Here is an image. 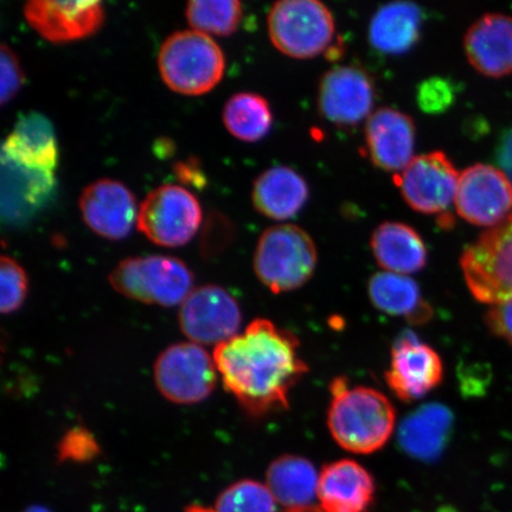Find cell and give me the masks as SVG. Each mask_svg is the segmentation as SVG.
I'll return each instance as SVG.
<instances>
[{
  "label": "cell",
  "instance_id": "6da1fadb",
  "mask_svg": "<svg viewBox=\"0 0 512 512\" xmlns=\"http://www.w3.org/2000/svg\"><path fill=\"white\" fill-rule=\"evenodd\" d=\"M213 356L224 388L255 416L287 408L292 388L309 371L298 338L268 319L254 320Z\"/></svg>",
  "mask_w": 512,
  "mask_h": 512
},
{
  "label": "cell",
  "instance_id": "7a4b0ae2",
  "mask_svg": "<svg viewBox=\"0 0 512 512\" xmlns=\"http://www.w3.org/2000/svg\"><path fill=\"white\" fill-rule=\"evenodd\" d=\"M328 427L345 451L370 454L380 451L394 432L396 413L386 395L368 387H350L338 377L331 383Z\"/></svg>",
  "mask_w": 512,
  "mask_h": 512
},
{
  "label": "cell",
  "instance_id": "3957f363",
  "mask_svg": "<svg viewBox=\"0 0 512 512\" xmlns=\"http://www.w3.org/2000/svg\"><path fill=\"white\" fill-rule=\"evenodd\" d=\"M318 253L309 233L279 224L260 236L254 255L256 277L275 294L303 287L315 274Z\"/></svg>",
  "mask_w": 512,
  "mask_h": 512
},
{
  "label": "cell",
  "instance_id": "277c9868",
  "mask_svg": "<svg viewBox=\"0 0 512 512\" xmlns=\"http://www.w3.org/2000/svg\"><path fill=\"white\" fill-rule=\"evenodd\" d=\"M158 67L171 91L202 95L219 85L226 60L221 48L208 35L187 30L176 32L163 43Z\"/></svg>",
  "mask_w": 512,
  "mask_h": 512
},
{
  "label": "cell",
  "instance_id": "5b68a950",
  "mask_svg": "<svg viewBox=\"0 0 512 512\" xmlns=\"http://www.w3.org/2000/svg\"><path fill=\"white\" fill-rule=\"evenodd\" d=\"M115 291L137 302L159 306L182 305L194 290V275L182 260L150 255L120 262L110 275Z\"/></svg>",
  "mask_w": 512,
  "mask_h": 512
},
{
  "label": "cell",
  "instance_id": "8992f818",
  "mask_svg": "<svg viewBox=\"0 0 512 512\" xmlns=\"http://www.w3.org/2000/svg\"><path fill=\"white\" fill-rule=\"evenodd\" d=\"M273 46L292 59H313L330 48L336 25L328 6L317 0H284L267 19Z\"/></svg>",
  "mask_w": 512,
  "mask_h": 512
},
{
  "label": "cell",
  "instance_id": "52a82bcc",
  "mask_svg": "<svg viewBox=\"0 0 512 512\" xmlns=\"http://www.w3.org/2000/svg\"><path fill=\"white\" fill-rule=\"evenodd\" d=\"M460 267L478 302L492 306L512 297V214L465 249Z\"/></svg>",
  "mask_w": 512,
  "mask_h": 512
},
{
  "label": "cell",
  "instance_id": "ba28073f",
  "mask_svg": "<svg viewBox=\"0 0 512 512\" xmlns=\"http://www.w3.org/2000/svg\"><path fill=\"white\" fill-rule=\"evenodd\" d=\"M217 373L214 356L192 342L174 344L164 350L153 371L160 394L178 405L206 400L215 389Z\"/></svg>",
  "mask_w": 512,
  "mask_h": 512
},
{
  "label": "cell",
  "instance_id": "9c48e42d",
  "mask_svg": "<svg viewBox=\"0 0 512 512\" xmlns=\"http://www.w3.org/2000/svg\"><path fill=\"white\" fill-rule=\"evenodd\" d=\"M197 198L179 185H162L146 196L138 211L137 226L147 239L163 247H181L201 226Z\"/></svg>",
  "mask_w": 512,
  "mask_h": 512
},
{
  "label": "cell",
  "instance_id": "30bf717a",
  "mask_svg": "<svg viewBox=\"0 0 512 512\" xmlns=\"http://www.w3.org/2000/svg\"><path fill=\"white\" fill-rule=\"evenodd\" d=\"M240 305L221 286L194 288L179 310V326L192 343L219 347L239 335Z\"/></svg>",
  "mask_w": 512,
  "mask_h": 512
},
{
  "label": "cell",
  "instance_id": "8fae6325",
  "mask_svg": "<svg viewBox=\"0 0 512 512\" xmlns=\"http://www.w3.org/2000/svg\"><path fill=\"white\" fill-rule=\"evenodd\" d=\"M454 206L465 221L494 228L512 214V183L495 166L472 165L459 175Z\"/></svg>",
  "mask_w": 512,
  "mask_h": 512
},
{
  "label": "cell",
  "instance_id": "7c38bea8",
  "mask_svg": "<svg viewBox=\"0 0 512 512\" xmlns=\"http://www.w3.org/2000/svg\"><path fill=\"white\" fill-rule=\"evenodd\" d=\"M459 172L444 152L414 157L395 176L396 185L409 207L422 214H440L456 200Z\"/></svg>",
  "mask_w": 512,
  "mask_h": 512
},
{
  "label": "cell",
  "instance_id": "4fadbf2b",
  "mask_svg": "<svg viewBox=\"0 0 512 512\" xmlns=\"http://www.w3.org/2000/svg\"><path fill=\"white\" fill-rule=\"evenodd\" d=\"M375 96V83L366 70L337 66L319 83L318 110L332 124L355 126L374 113Z\"/></svg>",
  "mask_w": 512,
  "mask_h": 512
},
{
  "label": "cell",
  "instance_id": "5bb4252c",
  "mask_svg": "<svg viewBox=\"0 0 512 512\" xmlns=\"http://www.w3.org/2000/svg\"><path fill=\"white\" fill-rule=\"evenodd\" d=\"M443 377V361L437 351L411 331L400 336L392 349L386 381L401 401L424 398L439 386Z\"/></svg>",
  "mask_w": 512,
  "mask_h": 512
},
{
  "label": "cell",
  "instance_id": "9a60e30c",
  "mask_svg": "<svg viewBox=\"0 0 512 512\" xmlns=\"http://www.w3.org/2000/svg\"><path fill=\"white\" fill-rule=\"evenodd\" d=\"M24 16L47 41L67 43L94 35L104 23L105 10L100 2L31 0Z\"/></svg>",
  "mask_w": 512,
  "mask_h": 512
},
{
  "label": "cell",
  "instance_id": "2e32d148",
  "mask_svg": "<svg viewBox=\"0 0 512 512\" xmlns=\"http://www.w3.org/2000/svg\"><path fill=\"white\" fill-rule=\"evenodd\" d=\"M79 204L87 226L108 240L125 239L138 219L136 198L123 183L113 179L88 185Z\"/></svg>",
  "mask_w": 512,
  "mask_h": 512
},
{
  "label": "cell",
  "instance_id": "e0dca14e",
  "mask_svg": "<svg viewBox=\"0 0 512 512\" xmlns=\"http://www.w3.org/2000/svg\"><path fill=\"white\" fill-rule=\"evenodd\" d=\"M415 125L409 115L382 107L367 120L366 145L377 169L400 174L414 158Z\"/></svg>",
  "mask_w": 512,
  "mask_h": 512
},
{
  "label": "cell",
  "instance_id": "ac0fdd59",
  "mask_svg": "<svg viewBox=\"0 0 512 512\" xmlns=\"http://www.w3.org/2000/svg\"><path fill=\"white\" fill-rule=\"evenodd\" d=\"M464 48L467 60L479 74L495 79L512 74V17H480L467 30Z\"/></svg>",
  "mask_w": 512,
  "mask_h": 512
},
{
  "label": "cell",
  "instance_id": "d6986e66",
  "mask_svg": "<svg viewBox=\"0 0 512 512\" xmlns=\"http://www.w3.org/2000/svg\"><path fill=\"white\" fill-rule=\"evenodd\" d=\"M375 491L373 476L355 460L343 459L324 467L317 497L323 512H368Z\"/></svg>",
  "mask_w": 512,
  "mask_h": 512
},
{
  "label": "cell",
  "instance_id": "ffe728a7",
  "mask_svg": "<svg viewBox=\"0 0 512 512\" xmlns=\"http://www.w3.org/2000/svg\"><path fill=\"white\" fill-rule=\"evenodd\" d=\"M2 158L24 168L54 174L59 162V147L50 120L36 112L21 115L5 139Z\"/></svg>",
  "mask_w": 512,
  "mask_h": 512
},
{
  "label": "cell",
  "instance_id": "44dd1931",
  "mask_svg": "<svg viewBox=\"0 0 512 512\" xmlns=\"http://www.w3.org/2000/svg\"><path fill=\"white\" fill-rule=\"evenodd\" d=\"M2 213L4 219H28L46 204L55 190L53 172L24 168L2 158Z\"/></svg>",
  "mask_w": 512,
  "mask_h": 512
},
{
  "label": "cell",
  "instance_id": "7402d4cb",
  "mask_svg": "<svg viewBox=\"0 0 512 512\" xmlns=\"http://www.w3.org/2000/svg\"><path fill=\"white\" fill-rule=\"evenodd\" d=\"M252 200L254 207L268 219H292L309 200V185L303 176L287 166H275L256 178Z\"/></svg>",
  "mask_w": 512,
  "mask_h": 512
},
{
  "label": "cell",
  "instance_id": "603a6c76",
  "mask_svg": "<svg viewBox=\"0 0 512 512\" xmlns=\"http://www.w3.org/2000/svg\"><path fill=\"white\" fill-rule=\"evenodd\" d=\"M452 427L450 409L439 403H428L402 421L399 443L408 456L432 462L444 452Z\"/></svg>",
  "mask_w": 512,
  "mask_h": 512
},
{
  "label": "cell",
  "instance_id": "cb8c5ba5",
  "mask_svg": "<svg viewBox=\"0 0 512 512\" xmlns=\"http://www.w3.org/2000/svg\"><path fill=\"white\" fill-rule=\"evenodd\" d=\"M371 251L384 272L408 275L427 264L424 240L414 228L401 222H383L371 235Z\"/></svg>",
  "mask_w": 512,
  "mask_h": 512
},
{
  "label": "cell",
  "instance_id": "d4e9b609",
  "mask_svg": "<svg viewBox=\"0 0 512 512\" xmlns=\"http://www.w3.org/2000/svg\"><path fill=\"white\" fill-rule=\"evenodd\" d=\"M368 292L371 303L386 315L405 318L416 325L426 324L433 317L419 285L407 275L376 273L370 278Z\"/></svg>",
  "mask_w": 512,
  "mask_h": 512
},
{
  "label": "cell",
  "instance_id": "484cf974",
  "mask_svg": "<svg viewBox=\"0 0 512 512\" xmlns=\"http://www.w3.org/2000/svg\"><path fill=\"white\" fill-rule=\"evenodd\" d=\"M421 23L422 15L418 5L411 2L386 4L371 18V47L383 54H405L418 43Z\"/></svg>",
  "mask_w": 512,
  "mask_h": 512
},
{
  "label": "cell",
  "instance_id": "4316f807",
  "mask_svg": "<svg viewBox=\"0 0 512 512\" xmlns=\"http://www.w3.org/2000/svg\"><path fill=\"white\" fill-rule=\"evenodd\" d=\"M266 476L275 501L287 510L312 507L319 476L310 460L292 454L281 456L268 467Z\"/></svg>",
  "mask_w": 512,
  "mask_h": 512
},
{
  "label": "cell",
  "instance_id": "83f0119b",
  "mask_svg": "<svg viewBox=\"0 0 512 512\" xmlns=\"http://www.w3.org/2000/svg\"><path fill=\"white\" fill-rule=\"evenodd\" d=\"M223 123L229 133L241 142H259L272 127L270 104L259 94H235L223 108Z\"/></svg>",
  "mask_w": 512,
  "mask_h": 512
},
{
  "label": "cell",
  "instance_id": "f1b7e54d",
  "mask_svg": "<svg viewBox=\"0 0 512 512\" xmlns=\"http://www.w3.org/2000/svg\"><path fill=\"white\" fill-rule=\"evenodd\" d=\"M188 23L202 34L232 35L242 19V5L236 0H192L188 3Z\"/></svg>",
  "mask_w": 512,
  "mask_h": 512
},
{
  "label": "cell",
  "instance_id": "f546056e",
  "mask_svg": "<svg viewBox=\"0 0 512 512\" xmlns=\"http://www.w3.org/2000/svg\"><path fill=\"white\" fill-rule=\"evenodd\" d=\"M277 501L267 485L241 480L224 490L216 502V512H277Z\"/></svg>",
  "mask_w": 512,
  "mask_h": 512
},
{
  "label": "cell",
  "instance_id": "4dcf8cb0",
  "mask_svg": "<svg viewBox=\"0 0 512 512\" xmlns=\"http://www.w3.org/2000/svg\"><path fill=\"white\" fill-rule=\"evenodd\" d=\"M0 283H2L0 309L4 315H10V313L21 309L25 298H27V273L16 260L4 255L0 261Z\"/></svg>",
  "mask_w": 512,
  "mask_h": 512
},
{
  "label": "cell",
  "instance_id": "1f68e13d",
  "mask_svg": "<svg viewBox=\"0 0 512 512\" xmlns=\"http://www.w3.org/2000/svg\"><path fill=\"white\" fill-rule=\"evenodd\" d=\"M100 445L94 435L85 427H73L57 445V457L61 463H88L98 457Z\"/></svg>",
  "mask_w": 512,
  "mask_h": 512
},
{
  "label": "cell",
  "instance_id": "d6a6232c",
  "mask_svg": "<svg viewBox=\"0 0 512 512\" xmlns=\"http://www.w3.org/2000/svg\"><path fill=\"white\" fill-rule=\"evenodd\" d=\"M454 88L443 78H432L418 88V105L428 114L443 113L453 104Z\"/></svg>",
  "mask_w": 512,
  "mask_h": 512
},
{
  "label": "cell",
  "instance_id": "836d02e7",
  "mask_svg": "<svg viewBox=\"0 0 512 512\" xmlns=\"http://www.w3.org/2000/svg\"><path fill=\"white\" fill-rule=\"evenodd\" d=\"M0 75H2V81H0V86H2V89H0V104L5 106L16 98L18 92L21 91L24 81L18 57L5 44L0 48Z\"/></svg>",
  "mask_w": 512,
  "mask_h": 512
},
{
  "label": "cell",
  "instance_id": "e575fe53",
  "mask_svg": "<svg viewBox=\"0 0 512 512\" xmlns=\"http://www.w3.org/2000/svg\"><path fill=\"white\" fill-rule=\"evenodd\" d=\"M486 323L496 336L512 345V297L492 305L486 315Z\"/></svg>",
  "mask_w": 512,
  "mask_h": 512
},
{
  "label": "cell",
  "instance_id": "d590c367",
  "mask_svg": "<svg viewBox=\"0 0 512 512\" xmlns=\"http://www.w3.org/2000/svg\"><path fill=\"white\" fill-rule=\"evenodd\" d=\"M497 163L512 183V127L503 134L497 149Z\"/></svg>",
  "mask_w": 512,
  "mask_h": 512
},
{
  "label": "cell",
  "instance_id": "8d00e7d4",
  "mask_svg": "<svg viewBox=\"0 0 512 512\" xmlns=\"http://www.w3.org/2000/svg\"><path fill=\"white\" fill-rule=\"evenodd\" d=\"M175 172L182 182L194 184L197 187H201L202 184L206 183L198 165L195 162H190V160L189 162L176 165Z\"/></svg>",
  "mask_w": 512,
  "mask_h": 512
},
{
  "label": "cell",
  "instance_id": "74e56055",
  "mask_svg": "<svg viewBox=\"0 0 512 512\" xmlns=\"http://www.w3.org/2000/svg\"><path fill=\"white\" fill-rule=\"evenodd\" d=\"M187 512H216L213 509L198 507V505H192V507L188 508Z\"/></svg>",
  "mask_w": 512,
  "mask_h": 512
},
{
  "label": "cell",
  "instance_id": "f35d334b",
  "mask_svg": "<svg viewBox=\"0 0 512 512\" xmlns=\"http://www.w3.org/2000/svg\"><path fill=\"white\" fill-rule=\"evenodd\" d=\"M286 512H323V510L316 507H309L303 509L287 510Z\"/></svg>",
  "mask_w": 512,
  "mask_h": 512
},
{
  "label": "cell",
  "instance_id": "ab89813d",
  "mask_svg": "<svg viewBox=\"0 0 512 512\" xmlns=\"http://www.w3.org/2000/svg\"><path fill=\"white\" fill-rule=\"evenodd\" d=\"M435 512H460V511L453 507H441L440 509H438Z\"/></svg>",
  "mask_w": 512,
  "mask_h": 512
},
{
  "label": "cell",
  "instance_id": "60d3db41",
  "mask_svg": "<svg viewBox=\"0 0 512 512\" xmlns=\"http://www.w3.org/2000/svg\"><path fill=\"white\" fill-rule=\"evenodd\" d=\"M25 512H49L47 509H44L42 507H31Z\"/></svg>",
  "mask_w": 512,
  "mask_h": 512
}]
</instances>
